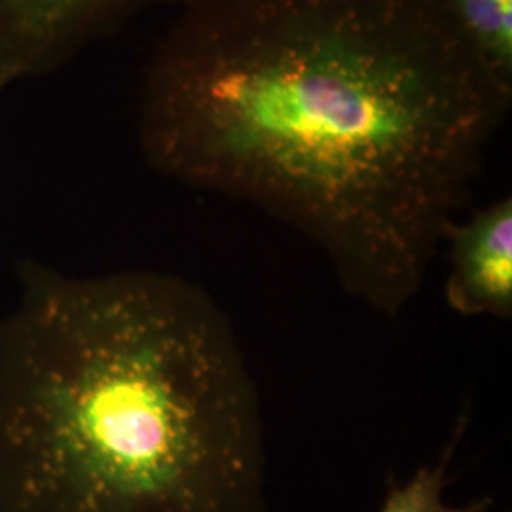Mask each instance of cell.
<instances>
[{
  "instance_id": "7a4b0ae2",
  "label": "cell",
  "mask_w": 512,
  "mask_h": 512,
  "mask_svg": "<svg viewBox=\"0 0 512 512\" xmlns=\"http://www.w3.org/2000/svg\"><path fill=\"white\" fill-rule=\"evenodd\" d=\"M0 319V512H266L262 403L181 275L18 268Z\"/></svg>"
},
{
  "instance_id": "3957f363",
  "label": "cell",
  "mask_w": 512,
  "mask_h": 512,
  "mask_svg": "<svg viewBox=\"0 0 512 512\" xmlns=\"http://www.w3.org/2000/svg\"><path fill=\"white\" fill-rule=\"evenodd\" d=\"M184 0H0V80L54 73L95 40L156 6Z\"/></svg>"
},
{
  "instance_id": "5b68a950",
  "label": "cell",
  "mask_w": 512,
  "mask_h": 512,
  "mask_svg": "<svg viewBox=\"0 0 512 512\" xmlns=\"http://www.w3.org/2000/svg\"><path fill=\"white\" fill-rule=\"evenodd\" d=\"M495 82L512 93V0H433Z\"/></svg>"
},
{
  "instance_id": "277c9868",
  "label": "cell",
  "mask_w": 512,
  "mask_h": 512,
  "mask_svg": "<svg viewBox=\"0 0 512 512\" xmlns=\"http://www.w3.org/2000/svg\"><path fill=\"white\" fill-rule=\"evenodd\" d=\"M450 275L444 296L463 317L512 319V198H499L444 236ZM442 243V245H444Z\"/></svg>"
},
{
  "instance_id": "52a82bcc",
  "label": "cell",
  "mask_w": 512,
  "mask_h": 512,
  "mask_svg": "<svg viewBox=\"0 0 512 512\" xmlns=\"http://www.w3.org/2000/svg\"><path fill=\"white\" fill-rule=\"evenodd\" d=\"M6 90V84L0 80V93L4 92Z\"/></svg>"
},
{
  "instance_id": "6da1fadb",
  "label": "cell",
  "mask_w": 512,
  "mask_h": 512,
  "mask_svg": "<svg viewBox=\"0 0 512 512\" xmlns=\"http://www.w3.org/2000/svg\"><path fill=\"white\" fill-rule=\"evenodd\" d=\"M137 135L160 175L249 203L397 321L512 105L433 0H184Z\"/></svg>"
},
{
  "instance_id": "8992f818",
  "label": "cell",
  "mask_w": 512,
  "mask_h": 512,
  "mask_svg": "<svg viewBox=\"0 0 512 512\" xmlns=\"http://www.w3.org/2000/svg\"><path fill=\"white\" fill-rule=\"evenodd\" d=\"M467 429V414H461L448 444L440 450L439 458L425 463L403 484H391L378 512H490L494 507L492 495H482L465 505H450L444 499L448 486L450 465L459 442Z\"/></svg>"
}]
</instances>
